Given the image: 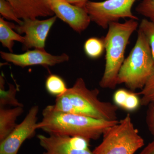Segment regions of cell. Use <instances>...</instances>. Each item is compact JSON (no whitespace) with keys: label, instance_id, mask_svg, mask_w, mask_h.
Wrapping results in <instances>:
<instances>
[{"label":"cell","instance_id":"15","mask_svg":"<svg viewBox=\"0 0 154 154\" xmlns=\"http://www.w3.org/2000/svg\"><path fill=\"white\" fill-rule=\"evenodd\" d=\"M5 80L2 75L0 76V106L5 107L7 105H12L14 107H23L22 103H20L16 98L17 89L15 86L9 84V90L5 91L4 87Z\"/></svg>","mask_w":154,"mask_h":154},{"label":"cell","instance_id":"2","mask_svg":"<svg viewBox=\"0 0 154 154\" xmlns=\"http://www.w3.org/2000/svg\"><path fill=\"white\" fill-rule=\"evenodd\" d=\"M99 94L98 89H88L82 78H78L72 87L56 97L53 105L62 112L108 121L117 120L118 106L101 101Z\"/></svg>","mask_w":154,"mask_h":154},{"label":"cell","instance_id":"12","mask_svg":"<svg viewBox=\"0 0 154 154\" xmlns=\"http://www.w3.org/2000/svg\"><path fill=\"white\" fill-rule=\"evenodd\" d=\"M52 0H12L11 3L20 19H37L38 17H52Z\"/></svg>","mask_w":154,"mask_h":154},{"label":"cell","instance_id":"8","mask_svg":"<svg viewBox=\"0 0 154 154\" xmlns=\"http://www.w3.org/2000/svg\"><path fill=\"white\" fill-rule=\"evenodd\" d=\"M42 154H94L89 148V142L78 137L49 134L37 136Z\"/></svg>","mask_w":154,"mask_h":154},{"label":"cell","instance_id":"27","mask_svg":"<svg viewBox=\"0 0 154 154\" xmlns=\"http://www.w3.org/2000/svg\"><path fill=\"white\" fill-rule=\"evenodd\" d=\"M6 1H8V2H9L11 3V2H12V0H6Z\"/></svg>","mask_w":154,"mask_h":154},{"label":"cell","instance_id":"4","mask_svg":"<svg viewBox=\"0 0 154 154\" xmlns=\"http://www.w3.org/2000/svg\"><path fill=\"white\" fill-rule=\"evenodd\" d=\"M154 68V61L147 38L139 29L136 42L119 70L118 85L124 84L133 91L142 90Z\"/></svg>","mask_w":154,"mask_h":154},{"label":"cell","instance_id":"23","mask_svg":"<svg viewBox=\"0 0 154 154\" xmlns=\"http://www.w3.org/2000/svg\"><path fill=\"white\" fill-rule=\"evenodd\" d=\"M129 91L124 89H119L113 95V101L116 105L123 108Z\"/></svg>","mask_w":154,"mask_h":154},{"label":"cell","instance_id":"24","mask_svg":"<svg viewBox=\"0 0 154 154\" xmlns=\"http://www.w3.org/2000/svg\"><path fill=\"white\" fill-rule=\"evenodd\" d=\"M146 120L149 131L153 137L154 140V104L148 105Z\"/></svg>","mask_w":154,"mask_h":154},{"label":"cell","instance_id":"17","mask_svg":"<svg viewBox=\"0 0 154 154\" xmlns=\"http://www.w3.org/2000/svg\"><path fill=\"white\" fill-rule=\"evenodd\" d=\"M45 86L47 92L56 97L64 94L68 89L63 79L55 74H50L48 76Z\"/></svg>","mask_w":154,"mask_h":154},{"label":"cell","instance_id":"25","mask_svg":"<svg viewBox=\"0 0 154 154\" xmlns=\"http://www.w3.org/2000/svg\"><path fill=\"white\" fill-rule=\"evenodd\" d=\"M139 154H154V140L146 146Z\"/></svg>","mask_w":154,"mask_h":154},{"label":"cell","instance_id":"21","mask_svg":"<svg viewBox=\"0 0 154 154\" xmlns=\"http://www.w3.org/2000/svg\"><path fill=\"white\" fill-rule=\"evenodd\" d=\"M0 14L3 18L14 21L18 25H21L22 23V20L17 17L11 3L6 0H0Z\"/></svg>","mask_w":154,"mask_h":154},{"label":"cell","instance_id":"5","mask_svg":"<svg viewBox=\"0 0 154 154\" xmlns=\"http://www.w3.org/2000/svg\"><path fill=\"white\" fill-rule=\"evenodd\" d=\"M94 154H134L144 145V140L135 128L130 114L106 130Z\"/></svg>","mask_w":154,"mask_h":154},{"label":"cell","instance_id":"18","mask_svg":"<svg viewBox=\"0 0 154 154\" xmlns=\"http://www.w3.org/2000/svg\"><path fill=\"white\" fill-rule=\"evenodd\" d=\"M137 94L142 96L141 105L148 106L150 104H154V68L144 87Z\"/></svg>","mask_w":154,"mask_h":154},{"label":"cell","instance_id":"26","mask_svg":"<svg viewBox=\"0 0 154 154\" xmlns=\"http://www.w3.org/2000/svg\"><path fill=\"white\" fill-rule=\"evenodd\" d=\"M66 1L72 5L85 8L86 3L88 2L89 0H66Z\"/></svg>","mask_w":154,"mask_h":154},{"label":"cell","instance_id":"13","mask_svg":"<svg viewBox=\"0 0 154 154\" xmlns=\"http://www.w3.org/2000/svg\"><path fill=\"white\" fill-rule=\"evenodd\" d=\"M23 107L0 108V141L6 138L17 126V118L23 113Z\"/></svg>","mask_w":154,"mask_h":154},{"label":"cell","instance_id":"6","mask_svg":"<svg viewBox=\"0 0 154 154\" xmlns=\"http://www.w3.org/2000/svg\"><path fill=\"white\" fill-rule=\"evenodd\" d=\"M137 0H105L102 2L88 1L85 9L91 22L103 29L108 28L112 22H118L121 19L128 18L138 20L133 14L132 8Z\"/></svg>","mask_w":154,"mask_h":154},{"label":"cell","instance_id":"11","mask_svg":"<svg viewBox=\"0 0 154 154\" xmlns=\"http://www.w3.org/2000/svg\"><path fill=\"white\" fill-rule=\"evenodd\" d=\"M51 5L54 15L77 33H82L90 25L91 19L84 8L72 5L66 0H52Z\"/></svg>","mask_w":154,"mask_h":154},{"label":"cell","instance_id":"10","mask_svg":"<svg viewBox=\"0 0 154 154\" xmlns=\"http://www.w3.org/2000/svg\"><path fill=\"white\" fill-rule=\"evenodd\" d=\"M0 55L6 61L22 68L36 65L52 66L68 61L69 59V57L66 54L54 55L45 49L28 50L21 54L1 51Z\"/></svg>","mask_w":154,"mask_h":154},{"label":"cell","instance_id":"19","mask_svg":"<svg viewBox=\"0 0 154 154\" xmlns=\"http://www.w3.org/2000/svg\"><path fill=\"white\" fill-rule=\"evenodd\" d=\"M139 29L147 38L154 61V23L148 19H144L141 21Z\"/></svg>","mask_w":154,"mask_h":154},{"label":"cell","instance_id":"7","mask_svg":"<svg viewBox=\"0 0 154 154\" xmlns=\"http://www.w3.org/2000/svg\"><path fill=\"white\" fill-rule=\"evenodd\" d=\"M57 18L54 15L45 20L26 19H23L21 25H15L14 29L17 33L25 34L23 50L45 49L48 36Z\"/></svg>","mask_w":154,"mask_h":154},{"label":"cell","instance_id":"22","mask_svg":"<svg viewBox=\"0 0 154 154\" xmlns=\"http://www.w3.org/2000/svg\"><path fill=\"white\" fill-rule=\"evenodd\" d=\"M137 93L129 91L125 101L123 109L128 111L136 110L139 107L140 99L138 97Z\"/></svg>","mask_w":154,"mask_h":154},{"label":"cell","instance_id":"3","mask_svg":"<svg viewBox=\"0 0 154 154\" xmlns=\"http://www.w3.org/2000/svg\"><path fill=\"white\" fill-rule=\"evenodd\" d=\"M137 20L129 19L123 23L112 22L104 37L105 55V71L100 87L114 89L118 85L117 78L119 70L125 60V53L129 39L139 26Z\"/></svg>","mask_w":154,"mask_h":154},{"label":"cell","instance_id":"14","mask_svg":"<svg viewBox=\"0 0 154 154\" xmlns=\"http://www.w3.org/2000/svg\"><path fill=\"white\" fill-rule=\"evenodd\" d=\"M15 27L14 23L5 21L3 17L0 18V42L11 53H13L15 41L23 44L25 41L24 36L13 30Z\"/></svg>","mask_w":154,"mask_h":154},{"label":"cell","instance_id":"9","mask_svg":"<svg viewBox=\"0 0 154 154\" xmlns=\"http://www.w3.org/2000/svg\"><path fill=\"white\" fill-rule=\"evenodd\" d=\"M38 111V106L31 107L23 121L1 142L0 154H17L23 143L33 137L37 129Z\"/></svg>","mask_w":154,"mask_h":154},{"label":"cell","instance_id":"1","mask_svg":"<svg viewBox=\"0 0 154 154\" xmlns=\"http://www.w3.org/2000/svg\"><path fill=\"white\" fill-rule=\"evenodd\" d=\"M42 115L41 121L37 122V129L49 134L81 137L88 141L98 139L109 128L119 121L62 112L55 110L53 105L46 106Z\"/></svg>","mask_w":154,"mask_h":154},{"label":"cell","instance_id":"20","mask_svg":"<svg viewBox=\"0 0 154 154\" xmlns=\"http://www.w3.org/2000/svg\"><path fill=\"white\" fill-rule=\"evenodd\" d=\"M135 11L154 23V0H142L137 6Z\"/></svg>","mask_w":154,"mask_h":154},{"label":"cell","instance_id":"16","mask_svg":"<svg viewBox=\"0 0 154 154\" xmlns=\"http://www.w3.org/2000/svg\"><path fill=\"white\" fill-rule=\"evenodd\" d=\"M84 50L86 55L90 58H99L105 50L104 37H92L88 38L84 43Z\"/></svg>","mask_w":154,"mask_h":154}]
</instances>
